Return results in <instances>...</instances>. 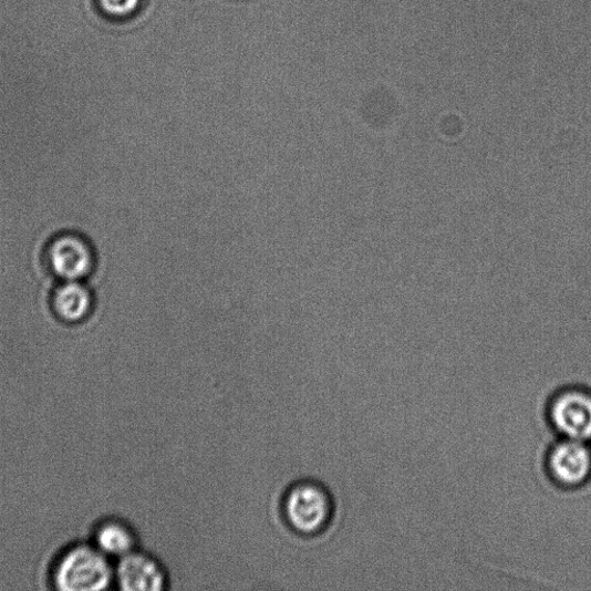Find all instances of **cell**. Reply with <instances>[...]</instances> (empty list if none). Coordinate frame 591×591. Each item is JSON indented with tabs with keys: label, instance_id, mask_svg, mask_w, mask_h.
Segmentation results:
<instances>
[{
	"label": "cell",
	"instance_id": "cell-9",
	"mask_svg": "<svg viewBox=\"0 0 591 591\" xmlns=\"http://www.w3.org/2000/svg\"><path fill=\"white\" fill-rule=\"evenodd\" d=\"M142 0H98L102 11L115 18H124L136 11Z\"/></svg>",
	"mask_w": 591,
	"mask_h": 591
},
{
	"label": "cell",
	"instance_id": "cell-6",
	"mask_svg": "<svg viewBox=\"0 0 591 591\" xmlns=\"http://www.w3.org/2000/svg\"><path fill=\"white\" fill-rule=\"evenodd\" d=\"M115 584L124 591H159L167 577L155 558L137 549L115 563Z\"/></svg>",
	"mask_w": 591,
	"mask_h": 591
},
{
	"label": "cell",
	"instance_id": "cell-1",
	"mask_svg": "<svg viewBox=\"0 0 591 591\" xmlns=\"http://www.w3.org/2000/svg\"><path fill=\"white\" fill-rule=\"evenodd\" d=\"M50 583L59 591H103L115 583V563L91 541L66 546L53 559Z\"/></svg>",
	"mask_w": 591,
	"mask_h": 591
},
{
	"label": "cell",
	"instance_id": "cell-5",
	"mask_svg": "<svg viewBox=\"0 0 591 591\" xmlns=\"http://www.w3.org/2000/svg\"><path fill=\"white\" fill-rule=\"evenodd\" d=\"M547 471L562 489H578L591 479V448L584 442L562 438L547 455Z\"/></svg>",
	"mask_w": 591,
	"mask_h": 591
},
{
	"label": "cell",
	"instance_id": "cell-8",
	"mask_svg": "<svg viewBox=\"0 0 591 591\" xmlns=\"http://www.w3.org/2000/svg\"><path fill=\"white\" fill-rule=\"evenodd\" d=\"M91 543L107 558L116 559L137 550V533L122 519L105 518L92 529Z\"/></svg>",
	"mask_w": 591,
	"mask_h": 591
},
{
	"label": "cell",
	"instance_id": "cell-3",
	"mask_svg": "<svg viewBox=\"0 0 591 591\" xmlns=\"http://www.w3.org/2000/svg\"><path fill=\"white\" fill-rule=\"evenodd\" d=\"M332 515V499L317 483H298L286 496L284 517L290 528L301 535L312 536L324 530Z\"/></svg>",
	"mask_w": 591,
	"mask_h": 591
},
{
	"label": "cell",
	"instance_id": "cell-2",
	"mask_svg": "<svg viewBox=\"0 0 591 591\" xmlns=\"http://www.w3.org/2000/svg\"><path fill=\"white\" fill-rule=\"evenodd\" d=\"M50 271L61 282L86 281L94 271L96 256L90 239L66 230L53 236L45 249Z\"/></svg>",
	"mask_w": 591,
	"mask_h": 591
},
{
	"label": "cell",
	"instance_id": "cell-7",
	"mask_svg": "<svg viewBox=\"0 0 591 591\" xmlns=\"http://www.w3.org/2000/svg\"><path fill=\"white\" fill-rule=\"evenodd\" d=\"M51 308L64 324H82L94 309V293L85 281L60 282L53 289Z\"/></svg>",
	"mask_w": 591,
	"mask_h": 591
},
{
	"label": "cell",
	"instance_id": "cell-4",
	"mask_svg": "<svg viewBox=\"0 0 591 591\" xmlns=\"http://www.w3.org/2000/svg\"><path fill=\"white\" fill-rule=\"evenodd\" d=\"M548 418L562 438L591 440V391L582 387L560 390L550 400Z\"/></svg>",
	"mask_w": 591,
	"mask_h": 591
}]
</instances>
